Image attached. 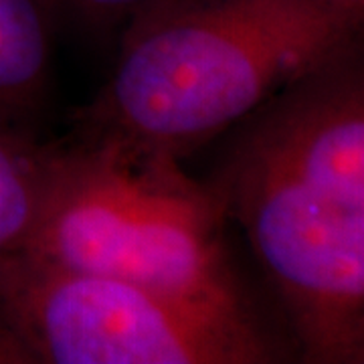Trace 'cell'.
<instances>
[{"instance_id": "5b68a950", "label": "cell", "mask_w": 364, "mask_h": 364, "mask_svg": "<svg viewBox=\"0 0 364 364\" xmlns=\"http://www.w3.org/2000/svg\"><path fill=\"white\" fill-rule=\"evenodd\" d=\"M55 0H0V124L37 134L53 75Z\"/></svg>"}, {"instance_id": "9c48e42d", "label": "cell", "mask_w": 364, "mask_h": 364, "mask_svg": "<svg viewBox=\"0 0 364 364\" xmlns=\"http://www.w3.org/2000/svg\"><path fill=\"white\" fill-rule=\"evenodd\" d=\"M354 25L364 26V0H324Z\"/></svg>"}, {"instance_id": "3957f363", "label": "cell", "mask_w": 364, "mask_h": 364, "mask_svg": "<svg viewBox=\"0 0 364 364\" xmlns=\"http://www.w3.org/2000/svg\"><path fill=\"white\" fill-rule=\"evenodd\" d=\"M225 229L181 160L69 136L53 144L43 207L21 253L172 294H241Z\"/></svg>"}, {"instance_id": "52a82bcc", "label": "cell", "mask_w": 364, "mask_h": 364, "mask_svg": "<svg viewBox=\"0 0 364 364\" xmlns=\"http://www.w3.org/2000/svg\"><path fill=\"white\" fill-rule=\"evenodd\" d=\"M152 0H55L63 18L75 21L95 35L119 33L142 6Z\"/></svg>"}, {"instance_id": "ba28073f", "label": "cell", "mask_w": 364, "mask_h": 364, "mask_svg": "<svg viewBox=\"0 0 364 364\" xmlns=\"http://www.w3.org/2000/svg\"><path fill=\"white\" fill-rule=\"evenodd\" d=\"M0 364H33L25 346L0 326Z\"/></svg>"}, {"instance_id": "277c9868", "label": "cell", "mask_w": 364, "mask_h": 364, "mask_svg": "<svg viewBox=\"0 0 364 364\" xmlns=\"http://www.w3.org/2000/svg\"><path fill=\"white\" fill-rule=\"evenodd\" d=\"M0 326L33 364H272L296 360L249 291L191 296L16 253L0 263Z\"/></svg>"}, {"instance_id": "6da1fadb", "label": "cell", "mask_w": 364, "mask_h": 364, "mask_svg": "<svg viewBox=\"0 0 364 364\" xmlns=\"http://www.w3.org/2000/svg\"><path fill=\"white\" fill-rule=\"evenodd\" d=\"M203 181L308 364L364 363L363 39L221 136Z\"/></svg>"}, {"instance_id": "7a4b0ae2", "label": "cell", "mask_w": 364, "mask_h": 364, "mask_svg": "<svg viewBox=\"0 0 364 364\" xmlns=\"http://www.w3.org/2000/svg\"><path fill=\"white\" fill-rule=\"evenodd\" d=\"M360 39L324 0H152L71 136L182 162Z\"/></svg>"}, {"instance_id": "8992f818", "label": "cell", "mask_w": 364, "mask_h": 364, "mask_svg": "<svg viewBox=\"0 0 364 364\" xmlns=\"http://www.w3.org/2000/svg\"><path fill=\"white\" fill-rule=\"evenodd\" d=\"M53 144L0 124V263L21 253L43 207Z\"/></svg>"}]
</instances>
